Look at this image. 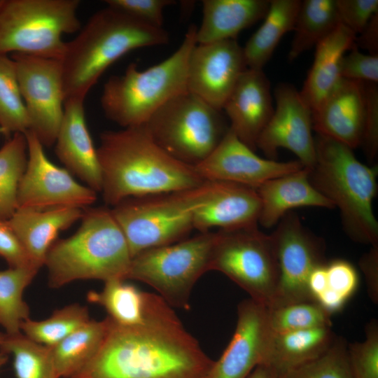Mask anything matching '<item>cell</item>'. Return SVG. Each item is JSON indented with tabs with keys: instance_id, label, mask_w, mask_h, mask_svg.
<instances>
[{
	"instance_id": "obj_1",
	"label": "cell",
	"mask_w": 378,
	"mask_h": 378,
	"mask_svg": "<svg viewBox=\"0 0 378 378\" xmlns=\"http://www.w3.org/2000/svg\"><path fill=\"white\" fill-rule=\"evenodd\" d=\"M95 355L71 378H209L214 363L172 307L153 294L146 319L134 326L108 316Z\"/></svg>"
},
{
	"instance_id": "obj_2",
	"label": "cell",
	"mask_w": 378,
	"mask_h": 378,
	"mask_svg": "<svg viewBox=\"0 0 378 378\" xmlns=\"http://www.w3.org/2000/svg\"><path fill=\"white\" fill-rule=\"evenodd\" d=\"M97 150L101 192L112 206L128 197L186 190L205 182L194 166L158 146L144 125L102 132Z\"/></svg>"
},
{
	"instance_id": "obj_3",
	"label": "cell",
	"mask_w": 378,
	"mask_h": 378,
	"mask_svg": "<svg viewBox=\"0 0 378 378\" xmlns=\"http://www.w3.org/2000/svg\"><path fill=\"white\" fill-rule=\"evenodd\" d=\"M169 41L163 27L110 6L99 10L74 39L66 42L60 59L65 99H85L106 69L130 51Z\"/></svg>"
},
{
	"instance_id": "obj_4",
	"label": "cell",
	"mask_w": 378,
	"mask_h": 378,
	"mask_svg": "<svg viewBox=\"0 0 378 378\" xmlns=\"http://www.w3.org/2000/svg\"><path fill=\"white\" fill-rule=\"evenodd\" d=\"M80 219L77 231L56 240L47 253L44 265L49 287L84 279H127L132 258L111 209L88 208Z\"/></svg>"
},
{
	"instance_id": "obj_5",
	"label": "cell",
	"mask_w": 378,
	"mask_h": 378,
	"mask_svg": "<svg viewBox=\"0 0 378 378\" xmlns=\"http://www.w3.org/2000/svg\"><path fill=\"white\" fill-rule=\"evenodd\" d=\"M316 160L309 170L314 186L340 210L346 234L354 241L378 244V221L372 209L377 193V167L360 162L346 145L317 134Z\"/></svg>"
},
{
	"instance_id": "obj_6",
	"label": "cell",
	"mask_w": 378,
	"mask_h": 378,
	"mask_svg": "<svg viewBox=\"0 0 378 378\" xmlns=\"http://www.w3.org/2000/svg\"><path fill=\"white\" fill-rule=\"evenodd\" d=\"M197 27L191 24L178 49L146 69L130 63L123 74L110 77L100 102L105 116L122 128L144 125L173 97L186 92L188 60L197 44Z\"/></svg>"
},
{
	"instance_id": "obj_7",
	"label": "cell",
	"mask_w": 378,
	"mask_h": 378,
	"mask_svg": "<svg viewBox=\"0 0 378 378\" xmlns=\"http://www.w3.org/2000/svg\"><path fill=\"white\" fill-rule=\"evenodd\" d=\"M219 181L172 192L126 198L111 209L128 244L132 258L153 248L186 239L193 216L217 189Z\"/></svg>"
},
{
	"instance_id": "obj_8",
	"label": "cell",
	"mask_w": 378,
	"mask_h": 378,
	"mask_svg": "<svg viewBox=\"0 0 378 378\" xmlns=\"http://www.w3.org/2000/svg\"><path fill=\"white\" fill-rule=\"evenodd\" d=\"M79 0H3L0 55L24 54L61 59L62 36L78 31Z\"/></svg>"
},
{
	"instance_id": "obj_9",
	"label": "cell",
	"mask_w": 378,
	"mask_h": 378,
	"mask_svg": "<svg viewBox=\"0 0 378 378\" xmlns=\"http://www.w3.org/2000/svg\"><path fill=\"white\" fill-rule=\"evenodd\" d=\"M144 125L158 146L191 166L204 160L230 127L222 111L188 92L167 102Z\"/></svg>"
},
{
	"instance_id": "obj_10",
	"label": "cell",
	"mask_w": 378,
	"mask_h": 378,
	"mask_svg": "<svg viewBox=\"0 0 378 378\" xmlns=\"http://www.w3.org/2000/svg\"><path fill=\"white\" fill-rule=\"evenodd\" d=\"M216 232H200L169 245L145 250L132 259L127 279L154 288L172 307L188 309L192 290L209 271Z\"/></svg>"
},
{
	"instance_id": "obj_11",
	"label": "cell",
	"mask_w": 378,
	"mask_h": 378,
	"mask_svg": "<svg viewBox=\"0 0 378 378\" xmlns=\"http://www.w3.org/2000/svg\"><path fill=\"white\" fill-rule=\"evenodd\" d=\"M227 276L249 295L269 307L279 279L277 257L271 234L258 225L216 232L209 271Z\"/></svg>"
},
{
	"instance_id": "obj_12",
	"label": "cell",
	"mask_w": 378,
	"mask_h": 378,
	"mask_svg": "<svg viewBox=\"0 0 378 378\" xmlns=\"http://www.w3.org/2000/svg\"><path fill=\"white\" fill-rule=\"evenodd\" d=\"M271 235L279 279L274 301L269 307L314 301L307 282L312 271L326 264L323 239L312 232L298 214L291 211L279 220Z\"/></svg>"
},
{
	"instance_id": "obj_13",
	"label": "cell",
	"mask_w": 378,
	"mask_h": 378,
	"mask_svg": "<svg viewBox=\"0 0 378 378\" xmlns=\"http://www.w3.org/2000/svg\"><path fill=\"white\" fill-rule=\"evenodd\" d=\"M31 130L43 146L55 144L64 113V92L59 59L10 55Z\"/></svg>"
},
{
	"instance_id": "obj_14",
	"label": "cell",
	"mask_w": 378,
	"mask_h": 378,
	"mask_svg": "<svg viewBox=\"0 0 378 378\" xmlns=\"http://www.w3.org/2000/svg\"><path fill=\"white\" fill-rule=\"evenodd\" d=\"M28 158L17 196L18 209H83L94 203L97 192L78 183L65 168L53 164L31 131L24 133Z\"/></svg>"
},
{
	"instance_id": "obj_15",
	"label": "cell",
	"mask_w": 378,
	"mask_h": 378,
	"mask_svg": "<svg viewBox=\"0 0 378 378\" xmlns=\"http://www.w3.org/2000/svg\"><path fill=\"white\" fill-rule=\"evenodd\" d=\"M274 97L276 107L258 137L256 148L271 160H275L279 148L287 149L309 170L316 160L312 111L300 91L290 84H279Z\"/></svg>"
},
{
	"instance_id": "obj_16",
	"label": "cell",
	"mask_w": 378,
	"mask_h": 378,
	"mask_svg": "<svg viewBox=\"0 0 378 378\" xmlns=\"http://www.w3.org/2000/svg\"><path fill=\"white\" fill-rule=\"evenodd\" d=\"M205 181H219L257 189L265 182L304 168L298 160L279 162L262 158L229 127L214 150L194 166Z\"/></svg>"
},
{
	"instance_id": "obj_17",
	"label": "cell",
	"mask_w": 378,
	"mask_h": 378,
	"mask_svg": "<svg viewBox=\"0 0 378 378\" xmlns=\"http://www.w3.org/2000/svg\"><path fill=\"white\" fill-rule=\"evenodd\" d=\"M246 69L243 47L236 39L197 43L188 60L187 91L222 111Z\"/></svg>"
},
{
	"instance_id": "obj_18",
	"label": "cell",
	"mask_w": 378,
	"mask_h": 378,
	"mask_svg": "<svg viewBox=\"0 0 378 378\" xmlns=\"http://www.w3.org/2000/svg\"><path fill=\"white\" fill-rule=\"evenodd\" d=\"M270 334L267 307L251 298L239 302L233 336L209 378H247L262 363Z\"/></svg>"
},
{
	"instance_id": "obj_19",
	"label": "cell",
	"mask_w": 378,
	"mask_h": 378,
	"mask_svg": "<svg viewBox=\"0 0 378 378\" xmlns=\"http://www.w3.org/2000/svg\"><path fill=\"white\" fill-rule=\"evenodd\" d=\"M274 109L270 83L263 70L247 68L241 74L222 111L237 137L255 150L258 137Z\"/></svg>"
},
{
	"instance_id": "obj_20",
	"label": "cell",
	"mask_w": 378,
	"mask_h": 378,
	"mask_svg": "<svg viewBox=\"0 0 378 378\" xmlns=\"http://www.w3.org/2000/svg\"><path fill=\"white\" fill-rule=\"evenodd\" d=\"M84 100L80 98L65 99L55 150L68 172L97 192L102 191V172L97 150L85 121Z\"/></svg>"
},
{
	"instance_id": "obj_21",
	"label": "cell",
	"mask_w": 378,
	"mask_h": 378,
	"mask_svg": "<svg viewBox=\"0 0 378 378\" xmlns=\"http://www.w3.org/2000/svg\"><path fill=\"white\" fill-rule=\"evenodd\" d=\"M364 115L363 83L342 78L312 113L313 130L354 149L361 145Z\"/></svg>"
},
{
	"instance_id": "obj_22",
	"label": "cell",
	"mask_w": 378,
	"mask_h": 378,
	"mask_svg": "<svg viewBox=\"0 0 378 378\" xmlns=\"http://www.w3.org/2000/svg\"><path fill=\"white\" fill-rule=\"evenodd\" d=\"M260 209L256 189L219 182L214 194L195 211L193 229L206 232L214 227L230 230L256 225Z\"/></svg>"
},
{
	"instance_id": "obj_23",
	"label": "cell",
	"mask_w": 378,
	"mask_h": 378,
	"mask_svg": "<svg viewBox=\"0 0 378 378\" xmlns=\"http://www.w3.org/2000/svg\"><path fill=\"white\" fill-rule=\"evenodd\" d=\"M260 202L258 223L270 228L292 209L299 207L334 209L332 202L312 183L305 167L271 179L256 189Z\"/></svg>"
},
{
	"instance_id": "obj_24",
	"label": "cell",
	"mask_w": 378,
	"mask_h": 378,
	"mask_svg": "<svg viewBox=\"0 0 378 378\" xmlns=\"http://www.w3.org/2000/svg\"><path fill=\"white\" fill-rule=\"evenodd\" d=\"M83 214L82 209L72 207L43 211L18 209L7 222L33 262L41 268L59 232L80 220Z\"/></svg>"
},
{
	"instance_id": "obj_25",
	"label": "cell",
	"mask_w": 378,
	"mask_h": 378,
	"mask_svg": "<svg viewBox=\"0 0 378 378\" xmlns=\"http://www.w3.org/2000/svg\"><path fill=\"white\" fill-rule=\"evenodd\" d=\"M356 36L342 24L316 46L313 64L300 93L315 112L340 80L341 60L355 46Z\"/></svg>"
},
{
	"instance_id": "obj_26",
	"label": "cell",
	"mask_w": 378,
	"mask_h": 378,
	"mask_svg": "<svg viewBox=\"0 0 378 378\" xmlns=\"http://www.w3.org/2000/svg\"><path fill=\"white\" fill-rule=\"evenodd\" d=\"M270 0H204L197 44L235 39L243 29L264 18Z\"/></svg>"
},
{
	"instance_id": "obj_27",
	"label": "cell",
	"mask_w": 378,
	"mask_h": 378,
	"mask_svg": "<svg viewBox=\"0 0 378 378\" xmlns=\"http://www.w3.org/2000/svg\"><path fill=\"white\" fill-rule=\"evenodd\" d=\"M336 337L330 326L271 332L261 365L280 374L318 358L330 347Z\"/></svg>"
},
{
	"instance_id": "obj_28",
	"label": "cell",
	"mask_w": 378,
	"mask_h": 378,
	"mask_svg": "<svg viewBox=\"0 0 378 378\" xmlns=\"http://www.w3.org/2000/svg\"><path fill=\"white\" fill-rule=\"evenodd\" d=\"M300 0H270L264 21L243 47L248 69H262L282 37L293 31Z\"/></svg>"
},
{
	"instance_id": "obj_29",
	"label": "cell",
	"mask_w": 378,
	"mask_h": 378,
	"mask_svg": "<svg viewBox=\"0 0 378 378\" xmlns=\"http://www.w3.org/2000/svg\"><path fill=\"white\" fill-rule=\"evenodd\" d=\"M122 279L105 281L101 291H90L88 300L107 312L108 317L123 326H134L145 322L153 293L142 291Z\"/></svg>"
},
{
	"instance_id": "obj_30",
	"label": "cell",
	"mask_w": 378,
	"mask_h": 378,
	"mask_svg": "<svg viewBox=\"0 0 378 378\" xmlns=\"http://www.w3.org/2000/svg\"><path fill=\"white\" fill-rule=\"evenodd\" d=\"M340 23L336 0L301 1L288 58L295 60L330 34Z\"/></svg>"
},
{
	"instance_id": "obj_31",
	"label": "cell",
	"mask_w": 378,
	"mask_h": 378,
	"mask_svg": "<svg viewBox=\"0 0 378 378\" xmlns=\"http://www.w3.org/2000/svg\"><path fill=\"white\" fill-rule=\"evenodd\" d=\"M108 327L107 318L90 319L52 347L55 370L59 378H71L99 349Z\"/></svg>"
},
{
	"instance_id": "obj_32",
	"label": "cell",
	"mask_w": 378,
	"mask_h": 378,
	"mask_svg": "<svg viewBox=\"0 0 378 378\" xmlns=\"http://www.w3.org/2000/svg\"><path fill=\"white\" fill-rule=\"evenodd\" d=\"M38 272L29 267L0 270V326L8 335L20 332L22 323L30 318L23 293Z\"/></svg>"
},
{
	"instance_id": "obj_33",
	"label": "cell",
	"mask_w": 378,
	"mask_h": 378,
	"mask_svg": "<svg viewBox=\"0 0 378 378\" xmlns=\"http://www.w3.org/2000/svg\"><path fill=\"white\" fill-rule=\"evenodd\" d=\"M27 158L24 133L14 134L0 148V220H8L18 209V190Z\"/></svg>"
},
{
	"instance_id": "obj_34",
	"label": "cell",
	"mask_w": 378,
	"mask_h": 378,
	"mask_svg": "<svg viewBox=\"0 0 378 378\" xmlns=\"http://www.w3.org/2000/svg\"><path fill=\"white\" fill-rule=\"evenodd\" d=\"M0 351L13 356L16 378H59L55 368L52 347L36 343L22 332L6 333Z\"/></svg>"
},
{
	"instance_id": "obj_35",
	"label": "cell",
	"mask_w": 378,
	"mask_h": 378,
	"mask_svg": "<svg viewBox=\"0 0 378 378\" xmlns=\"http://www.w3.org/2000/svg\"><path fill=\"white\" fill-rule=\"evenodd\" d=\"M90 320L86 307L73 303L57 309L48 318L23 321L21 332L31 340L53 347Z\"/></svg>"
},
{
	"instance_id": "obj_36",
	"label": "cell",
	"mask_w": 378,
	"mask_h": 378,
	"mask_svg": "<svg viewBox=\"0 0 378 378\" xmlns=\"http://www.w3.org/2000/svg\"><path fill=\"white\" fill-rule=\"evenodd\" d=\"M30 128L27 109L19 88L14 63L0 55V132L10 138Z\"/></svg>"
},
{
	"instance_id": "obj_37",
	"label": "cell",
	"mask_w": 378,
	"mask_h": 378,
	"mask_svg": "<svg viewBox=\"0 0 378 378\" xmlns=\"http://www.w3.org/2000/svg\"><path fill=\"white\" fill-rule=\"evenodd\" d=\"M267 309V323L272 333L332 327L331 314L316 301L300 302Z\"/></svg>"
},
{
	"instance_id": "obj_38",
	"label": "cell",
	"mask_w": 378,
	"mask_h": 378,
	"mask_svg": "<svg viewBox=\"0 0 378 378\" xmlns=\"http://www.w3.org/2000/svg\"><path fill=\"white\" fill-rule=\"evenodd\" d=\"M347 342L337 337L330 347L318 358L278 374V378H351Z\"/></svg>"
},
{
	"instance_id": "obj_39",
	"label": "cell",
	"mask_w": 378,
	"mask_h": 378,
	"mask_svg": "<svg viewBox=\"0 0 378 378\" xmlns=\"http://www.w3.org/2000/svg\"><path fill=\"white\" fill-rule=\"evenodd\" d=\"M365 339L347 344L351 378H378V322L371 320L365 328Z\"/></svg>"
},
{
	"instance_id": "obj_40",
	"label": "cell",
	"mask_w": 378,
	"mask_h": 378,
	"mask_svg": "<svg viewBox=\"0 0 378 378\" xmlns=\"http://www.w3.org/2000/svg\"><path fill=\"white\" fill-rule=\"evenodd\" d=\"M365 115L361 145L368 160H373L378 152V88L377 83H363Z\"/></svg>"
},
{
	"instance_id": "obj_41",
	"label": "cell",
	"mask_w": 378,
	"mask_h": 378,
	"mask_svg": "<svg viewBox=\"0 0 378 378\" xmlns=\"http://www.w3.org/2000/svg\"><path fill=\"white\" fill-rule=\"evenodd\" d=\"M105 4L149 24L162 27L164 8L174 4L172 0H106Z\"/></svg>"
},
{
	"instance_id": "obj_42",
	"label": "cell",
	"mask_w": 378,
	"mask_h": 378,
	"mask_svg": "<svg viewBox=\"0 0 378 378\" xmlns=\"http://www.w3.org/2000/svg\"><path fill=\"white\" fill-rule=\"evenodd\" d=\"M354 48L348 55H344L341 60V78L377 83L378 55L364 54Z\"/></svg>"
},
{
	"instance_id": "obj_43",
	"label": "cell",
	"mask_w": 378,
	"mask_h": 378,
	"mask_svg": "<svg viewBox=\"0 0 378 378\" xmlns=\"http://www.w3.org/2000/svg\"><path fill=\"white\" fill-rule=\"evenodd\" d=\"M340 23L356 36L378 13L377 0H336Z\"/></svg>"
},
{
	"instance_id": "obj_44",
	"label": "cell",
	"mask_w": 378,
	"mask_h": 378,
	"mask_svg": "<svg viewBox=\"0 0 378 378\" xmlns=\"http://www.w3.org/2000/svg\"><path fill=\"white\" fill-rule=\"evenodd\" d=\"M327 288L348 300L355 292L358 276L355 267L348 261L337 259L326 264Z\"/></svg>"
},
{
	"instance_id": "obj_45",
	"label": "cell",
	"mask_w": 378,
	"mask_h": 378,
	"mask_svg": "<svg viewBox=\"0 0 378 378\" xmlns=\"http://www.w3.org/2000/svg\"><path fill=\"white\" fill-rule=\"evenodd\" d=\"M0 257L6 260L9 267L40 270L33 262L7 220H0Z\"/></svg>"
},
{
	"instance_id": "obj_46",
	"label": "cell",
	"mask_w": 378,
	"mask_h": 378,
	"mask_svg": "<svg viewBox=\"0 0 378 378\" xmlns=\"http://www.w3.org/2000/svg\"><path fill=\"white\" fill-rule=\"evenodd\" d=\"M359 266L367 284L369 298L378 302V244L371 246L370 250L361 256Z\"/></svg>"
},
{
	"instance_id": "obj_47",
	"label": "cell",
	"mask_w": 378,
	"mask_h": 378,
	"mask_svg": "<svg viewBox=\"0 0 378 378\" xmlns=\"http://www.w3.org/2000/svg\"><path fill=\"white\" fill-rule=\"evenodd\" d=\"M355 42L368 50L370 54L378 55V13L371 18L360 36L356 38Z\"/></svg>"
},
{
	"instance_id": "obj_48",
	"label": "cell",
	"mask_w": 378,
	"mask_h": 378,
	"mask_svg": "<svg viewBox=\"0 0 378 378\" xmlns=\"http://www.w3.org/2000/svg\"><path fill=\"white\" fill-rule=\"evenodd\" d=\"M326 264L315 268L308 279V290L314 301L327 288Z\"/></svg>"
},
{
	"instance_id": "obj_49",
	"label": "cell",
	"mask_w": 378,
	"mask_h": 378,
	"mask_svg": "<svg viewBox=\"0 0 378 378\" xmlns=\"http://www.w3.org/2000/svg\"><path fill=\"white\" fill-rule=\"evenodd\" d=\"M247 378H278V376L270 368L264 365H259L255 368Z\"/></svg>"
},
{
	"instance_id": "obj_50",
	"label": "cell",
	"mask_w": 378,
	"mask_h": 378,
	"mask_svg": "<svg viewBox=\"0 0 378 378\" xmlns=\"http://www.w3.org/2000/svg\"><path fill=\"white\" fill-rule=\"evenodd\" d=\"M7 356L0 352V368L6 362Z\"/></svg>"
},
{
	"instance_id": "obj_51",
	"label": "cell",
	"mask_w": 378,
	"mask_h": 378,
	"mask_svg": "<svg viewBox=\"0 0 378 378\" xmlns=\"http://www.w3.org/2000/svg\"><path fill=\"white\" fill-rule=\"evenodd\" d=\"M5 337H6V332H0V344L4 341Z\"/></svg>"
},
{
	"instance_id": "obj_52",
	"label": "cell",
	"mask_w": 378,
	"mask_h": 378,
	"mask_svg": "<svg viewBox=\"0 0 378 378\" xmlns=\"http://www.w3.org/2000/svg\"><path fill=\"white\" fill-rule=\"evenodd\" d=\"M3 0H0V6L2 4Z\"/></svg>"
},
{
	"instance_id": "obj_53",
	"label": "cell",
	"mask_w": 378,
	"mask_h": 378,
	"mask_svg": "<svg viewBox=\"0 0 378 378\" xmlns=\"http://www.w3.org/2000/svg\"><path fill=\"white\" fill-rule=\"evenodd\" d=\"M0 134H1V132H0Z\"/></svg>"
}]
</instances>
